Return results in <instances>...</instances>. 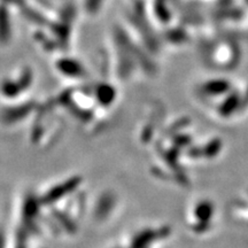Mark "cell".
Returning <instances> with one entry per match:
<instances>
[{
	"mask_svg": "<svg viewBox=\"0 0 248 248\" xmlns=\"http://www.w3.org/2000/svg\"><path fill=\"white\" fill-rule=\"evenodd\" d=\"M33 107H35L33 102H28V104H23L21 106L8 108L2 114V119H4L6 123L17 122V121L22 120L27 115H29L31 110L33 109Z\"/></svg>",
	"mask_w": 248,
	"mask_h": 248,
	"instance_id": "cell-1",
	"label": "cell"
},
{
	"mask_svg": "<svg viewBox=\"0 0 248 248\" xmlns=\"http://www.w3.org/2000/svg\"><path fill=\"white\" fill-rule=\"evenodd\" d=\"M11 15L5 4L0 5V44H6L11 39Z\"/></svg>",
	"mask_w": 248,
	"mask_h": 248,
	"instance_id": "cell-2",
	"label": "cell"
},
{
	"mask_svg": "<svg viewBox=\"0 0 248 248\" xmlns=\"http://www.w3.org/2000/svg\"><path fill=\"white\" fill-rule=\"evenodd\" d=\"M11 1L14 2L15 5L20 6L22 14L28 18V20H30L31 22L39 24V26H46V23H47L46 18L43 16L42 14L38 13V12L33 11V9L31 8L30 6L24 4L22 0H11Z\"/></svg>",
	"mask_w": 248,
	"mask_h": 248,
	"instance_id": "cell-3",
	"label": "cell"
},
{
	"mask_svg": "<svg viewBox=\"0 0 248 248\" xmlns=\"http://www.w3.org/2000/svg\"><path fill=\"white\" fill-rule=\"evenodd\" d=\"M0 91H1L2 94L7 98H15L17 97L18 94L23 92L21 85L18 84L17 79L16 80H9L5 79L4 82L0 85Z\"/></svg>",
	"mask_w": 248,
	"mask_h": 248,
	"instance_id": "cell-4",
	"label": "cell"
},
{
	"mask_svg": "<svg viewBox=\"0 0 248 248\" xmlns=\"http://www.w3.org/2000/svg\"><path fill=\"white\" fill-rule=\"evenodd\" d=\"M59 69H60L62 73L66 74V75H77V73H79V67L76 62L67 60V59H63V60L59 61L58 63Z\"/></svg>",
	"mask_w": 248,
	"mask_h": 248,
	"instance_id": "cell-5",
	"label": "cell"
},
{
	"mask_svg": "<svg viewBox=\"0 0 248 248\" xmlns=\"http://www.w3.org/2000/svg\"><path fill=\"white\" fill-rule=\"evenodd\" d=\"M70 186L71 185L69 184H64V185L57 186V187L52 188V190L48 192V194L45 197V201H47V202H52V201L59 199V198H61L62 195L69 190Z\"/></svg>",
	"mask_w": 248,
	"mask_h": 248,
	"instance_id": "cell-6",
	"label": "cell"
}]
</instances>
